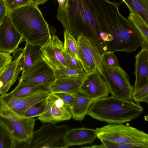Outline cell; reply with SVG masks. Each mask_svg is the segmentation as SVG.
I'll use <instances>...</instances> for the list:
<instances>
[{
	"instance_id": "cell-7",
	"label": "cell",
	"mask_w": 148,
	"mask_h": 148,
	"mask_svg": "<svg viewBox=\"0 0 148 148\" xmlns=\"http://www.w3.org/2000/svg\"><path fill=\"white\" fill-rule=\"evenodd\" d=\"M69 129L66 125L58 126L53 123L44 125L34 132L30 143L23 147L67 148L65 137Z\"/></svg>"
},
{
	"instance_id": "cell-29",
	"label": "cell",
	"mask_w": 148,
	"mask_h": 148,
	"mask_svg": "<svg viewBox=\"0 0 148 148\" xmlns=\"http://www.w3.org/2000/svg\"><path fill=\"white\" fill-rule=\"evenodd\" d=\"M46 103V99L37 103L27 110L23 116L27 118L38 117L44 111Z\"/></svg>"
},
{
	"instance_id": "cell-23",
	"label": "cell",
	"mask_w": 148,
	"mask_h": 148,
	"mask_svg": "<svg viewBox=\"0 0 148 148\" xmlns=\"http://www.w3.org/2000/svg\"><path fill=\"white\" fill-rule=\"evenodd\" d=\"M49 88L42 85L22 84H18L14 89L8 93L14 97H20L28 95L37 90Z\"/></svg>"
},
{
	"instance_id": "cell-12",
	"label": "cell",
	"mask_w": 148,
	"mask_h": 148,
	"mask_svg": "<svg viewBox=\"0 0 148 148\" xmlns=\"http://www.w3.org/2000/svg\"><path fill=\"white\" fill-rule=\"evenodd\" d=\"M79 92L94 101L108 97L110 93L106 82L97 70L87 74Z\"/></svg>"
},
{
	"instance_id": "cell-35",
	"label": "cell",
	"mask_w": 148,
	"mask_h": 148,
	"mask_svg": "<svg viewBox=\"0 0 148 148\" xmlns=\"http://www.w3.org/2000/svg\"><path fill=\"white\" fill-rule=\"evenodd\" d=\"M47 98L45 110L38 119L42 123H56L53 117L50 102Z\"/></svg>"
},
{
	"instance_id": "cell-5",
	"label": "cell",
	"mask_w": 148,
	"mask_h": 148,
	"mask_svg": "<svg viewBox=\"0 0 148 148\" xmlns=\"http://www.w3.org/2000/svg\"><path fill=\"white\" fill-rule=\"evenodd\" d=\"M36 120L21 116L12 110L0 95V122L6 128L16 143L29 144L33 134Z\"/></svg>"
},
{
	"instance_id": "cell-36",
	"label": "cell",
	"mask_w": 148,
	"mask_h": 148,
	"mask_svg": "<svg viewBox=\"0 0 148 148\" xmlns=\"http://www.w3.org/2000/svg\"><path fill=\"white\" fill-rule=\"evenodd\" d=\"M12 59L10 53L0 51V72L10 63Z\"/></svg>"
},
{
	"instance_id": "cell-25",
	"label": "cell",
	"mask_w": 148,
	"mask_h": 148,
	"mask_svg": "<svg viewBox=\"0 0 148 148\" xmlns=\"http://www.w3.org/2000/svg\"><path fill=\"white\" fill-rule=\"evenodd\" d=\"M138 13L148 23V0H121Z\"/></svg>"
},
{
	"instance_id": "cell-18",
	"label": "cell",
	"mask_w": 148,
	"mask_h": 148,
	"mask_svg": "<svg viewBox=\"0 0 148 148\" xmlns=\"http://www.w3.org/2000/svg\"><path fill=\"white\" fill-rule=\"evenodd\" d=\"M84 78L77 77L56 78L50 87V91L52 93L63 92L75 95L80 92Z\"/></svg>"
},
{
	"instance_id": "cell-1",
	"label": "cell",
	"mask_w": 148,
	"mask_h": 148,
	"mask_svg": "<svg viewBox=\"0 0 148 148\" xmlns=\"http://www.w3.org/2000/svg\"><path fill=\"white\" fill-rule=\"evenodd\" d=\"M56 17L77 40L82 35L89 40L102 53L107 49L106 34L93 12L92 0H69L64 10L58 8Z\"/></svg>"
},
{
	"instance_id": "cell-3",
	"label": "cell",
	"mask_w": 148,
	"mask_h": 148,
	"mask_svg": "<svg viewBox=\"0 0 148 148\" xmlns=\"http://www.w3.org/2000/svg\"><path fill=\"white\" fill-rule=\"evenodd\" d=\"M7 14L23 36V42L42 47L51 40L49 25L38 6L32 3Z\"/></svg>"
},
{
	"instance_id": "cell-2",
	"label": "cell",
	"mask_w": 148,
	"mask_h": 148,
	"mask_svg": "<svg viewBox=\"0 0 148 148\" xmlns=\"http://www.w3.org/2000/svg\"><path fill=\"white\" fill-rule=\"evenodd\" d=\"M102 25L104 32L112 39L106 43L108 51L131 53L142 45L138 31L131 21L121 14L118 6L108 11L102 20Z\"/></svg>"
},
{
	"instance_id": "cell-26",
	"label": "cell",
	"mask_w": 148,
	"mask_h": 148,
	"mask_svg": "<svg viewBox=\"0 0 148 148\" xmlns=\"http://www.w3.org/2000/svg\"><path fill=\"white\" fill-rule=\"evenodd\" d=\"M77 57L81 63L84 70L87 74L93 72L97 70L95 62L89 57L78 46Z\"/></svg>"
},
{
	"instance_id": "cell-21",
	"label": "cell",
	"mask_w": 148,
	"mask_h": 148,
	"mask_svg": "<svg viewBox=\"0 0 148 148\" xmlns=\"http://www.w3.org/2000/svg\"><path fill=\"white\" fill-rule=\"evenodd\" d=\"M78 46L96 64L97 69L101 75L102 69L101 55L98 49L88 39L82 35L77 39Z\"/></svg>"
},
{
	"instance_id": "cell-14",
	"label": "cell",
	"mask_w": 148,
	"mask_h": 148,
	"mask_svg": "<svg viewBox=\"0 0 148 148\" xmlns=\"http://www.w3.org/2000/svg\"><path fill=\"white\" fill-rule=\"evenodd\" d=\"M22 56V51L18 56L0 72V95L7 93L16 82L21 71L20 62Z\"/></svg>"
},
{
	"instance_id": "cell-34",
	"label": "cell",
	"mask_w": 148,
	"mask_h": 148,
	"mask_svg": "<svg viewBox=\"0 0 148 148\" xmlns=\"http://www.w3.org/2000/svg\"><path fill=\"white\" fill-rule=\"evenodd\" d=\"M5 4L7 14L12 11L32 3V0H3Z\"/></svg>"
},
{
	"instance_id": "cell-17",
	"label": "cell",
	"mask_w": 148,
	"mask_h": 148,
	"mask_svg": "<svg viewBox=\"0 0 148 148\" xmlns=\"http://www.w3.org/2000/svg\"><path fill=\"white\" fill-rule=\"evenodd\" d=\"M47 98L50 102L53 117L56 123L72 118L71 107L62 99L52 93Z\"/></svg>"
},
{
	"instance_id": "cell-28",
	"label": "cell",
	"mask_w": 148,
	"mask_h": 148,
	"mask_svg": "<svg viewBox=\"0 0 148 148\" xmlns=\"http://www.w3.org/2000/svg\"><path fill=\"white\" fill-rule=\"evenodd\" d=\"M56 78L77 77L84 78L87 73L84 71H81L64 68L55 70Z\"/></svg>"
},
{
	"instance_id": "cell-22",
	"label": "cell",
	"mask_w": 148,
	"mask_h": 148,
	"mask_svg": "<svg viewBox=\"0 0 148 148\" xmlns=\"http://www.w3.org/2000/svg\"><path fill=\"white\" fill-rule=\"evenodd\" d=\"M128 8L130 13L128 19L134 25L140 33L142 39V48H148V24L141 16L125 3Z\"/></svg>"
},
{
	"instance_id": "cell-40",
	"label": "cell",
	"mask_w": 148,
	"mask_h": 148,
	"mask_svg": "<svg viewBox=\"0 0 148 148\" xmlns=\"http://www.w3.org/2000/svg\"><path fill=\"white\" fill-rule=\"evenodd\" d=\"M48 0H32V3L38 6L45 3Z\"/></svg>"
},
{
	"instance_id": "cell-33",
	"label": "cell",
	"mask_w": 148,
	"mask_h": 148,
	"mask_svg": "<svg viewBox=\"0 0 148 148\" xmlns=\"http://www.w3.org/2000/svg\"><path fill=\"white\" fill-rule=\"evenodd\" d=\"M132 99L136 103H140L141 102H148V84L136 91L134 92L132 94Z\"/></svg>"
},
{
	"instance_id": "cell-8",
	"label": "cell",
	"mask_w": 148,
	"mask_h": 148,
	"mask_svg": "<svg viewBox=\"0 0 148 148\" xmlns=\"http://www.w3.org/2000/svg\"><path fill=\"white\" fill-rule=\"evenodd\" d=\"M102 75L111 96L133 101V87L128 76L120 66L114 67L102 63Z\"/></svg>"
},
{
	"instance_id": "cell-30",
	"label": "cell",
	"mask_w": 148,
	"mask_h": 148,
	"mask_svg": "<svg viewBox=\"0 0 148 148\" xmlns=\"http://www.w3.org/2000/svg\"><path fill=\"white\" fill-rule=\"evenodd\" d=\"M101 144L99 145L90 147H83V148H138L134 146L122 144L118 142L104 139L100 140Z\"/></svg>"
},
{
	"instance_id": "cell-24",
	"label": "cell",
	"mask_w": 148,
	"mask_h": 148,
	"mask_svg": "<svg viewBox=\"0 0 148 148\" xmlns=\"http://www.w3.org/2000/svg\"><path fill=\"white\" fill-rule=\"evenodd\" d=\"M64 50L73 58L78 59L77 55L78 45L77 40L66 30L64 32Z\"/></svg>"
},
{
	"instance_id": "cell-19",
	"label": "cell",
	"mask_w": 148,
	"mask_h": 148,
	"mask_svg": "<svg viewBox=\"0 0 148 148\" xmlns=\"http://www.w3.org/2000/svg\"><path fill=\"white\" fill-rule=\"evenodd\" d=\"M74 98L71 106L72 118L77 121L84 119L91 103L94 101L79 92L74 95Z\"/></svg>"
},
{
	"instance_id": "cell-32",
	"label": "cell",
	"mask_w": 148,
	"mask_h": 148,
	"mask_svg": "<svg viewBox=\"0 0 148 148\" xmlns=\"http://www.w3.org/2000/svg\"><path fill=\"white\" fill-rule=\"evenodd\" d=\"M102 63L114 67L120 66L117 58L114 52L106 51L101 55Z\"/></svg>"
},
{
	"instance_id": "cell-13",
	"label": "cell",
	"mask_w": 148,
	"mask_h": 148,
	"mask_svg": "<svg viewBox=\"0 0 148 148\" xmlns=\"http://www.w3.org/2000/svg\"><path fill=\"white\" fill-rule=\"evenodd\" d=\"M42 58L55 70L67 68L62 51L64 50V43L53 35L51 40L42 46Z\"/></svg>"
},
{
	"instance_id": "cell-27",
	"label": "cell",
	"mask_w": 148,
	"mask_h": 148,
	"mask_svg": "<svg viewBox=\"0 0 148 148\" xmlns=\"http://www.w3.org/2000/svg\"><path fill=\"white\" fill-rule=\"evenodd\" d=\"M16 144L6 128L0 122V148H14Z\"/></svg>"
},
{
	"instance_id": "cell-10",
	"label": "cell",
	"mask_w": 148,
	"mask_h": 148,
	"mask_svg": "<svg viewBox=\"0 0 148 148\" xmlns=\"http://www.w3.org/2000/svg\"><path fill=\"white\" fill-rule=\"evenodd\" d=\"M51 93L50 89L47 88L40 89L22 97H15L8 93L1 96L9 107L18 114L23 116L27 110L46 99Z\"/></svg>"
},
{
	"instance_id": "cell-31",
	"label": "cell",
	"mask_w": 148,
	"mask_h": 148,
	"mask_svg": "<svg viewBox=\"0 0 148 148\" xmlns=\"http://www.w3.org/2000/svg\"><path fill=\"white\" fill-rule=\"evenodd\" d=\"M62 53L67 68L78 71H83L82 65L78 59L71 56L64 50Z\"/></svg>"
},
{
	"instance_id": "cell-9",
	"label": "cell",
	"mask_w": 148,
	"mask_h": 148,
	"mask_svg": "<svg viewBox=\"0 0 148 148\" xmlns=\"http://www.w3.org/2000/svg\"><path fill=\"white\" fill-rule=\"evenodd\" d=\"M56 78L55 70L42 58L22 72L18 84L42 85L50 88Z\"/></svg>"
},
{
	"instance_id": "cell-16",
	"label": "cell",
	"mask_w": 148,
	"mask_h": 148,
	"mask_svg": "<svg viewBox=\"0 0 148 148\" xmlns=\"http://www.w3.org/2000/svg\"><path fill=\"white\" fill-rule=\"evenodd\" d=\"M135 92L148 84V48L142 49L135 56Z\"/></svg>"
},
{
	"instance_id": "cell-15",
	"label": "cell",
	"mask_w": 148,
	"mask_h": 148,
	"mask_svg": "<svg viewBox=\"0 0 148 148\" xmlns=\"http://www.w3.org/2000/svg\"><path fill=\"white\" fill-rule=\"evenodd\" d=\"M97 138V130L84 127L69 129L65 137L67 147L91 144Z\"/></svg>"
},
{
	"instance_id": "cell-4",
	"label": "cell",
	"mask_w": 148,
	"mask_h": 148,
	"mask_svg": "<svg viewBox=\"0 0 148 148\" xmlns=\"http://www.w3.org/2000/svg\"><path fill=\"white\" fill-rule=\"evenodd\" d=\"M143 110L140 103L111 96L94 101L86 115L109 124H123L136 119Z\"/></svg>"
},
{
	"instance_id": "cell-20",
	"label": "cell",
	"mask_w": 148,
	"mask_h": 148,
	"mask_svg": "<svg viewBox=\"0 0 148 148\" xmlns=\"http://www.w3.org/2000/svg\"><path fill=\"white\" fill-rule=\"evenodd\" d=\"M42 46L26 42L23 49V56L20 60L22 72L23 71L37 61L42 58Z\"/></svg>"
},
{
	"instance_id": "cell-11",
	"label": "cell",
	"mask_w": 148,
	"mask_h": 148,
	"mask_svg": "<svg viewBox=\"0 0 148 148\" xmlns=\"http://www.w3.org/2000/svg\"><path fill=\"white\" fill-rule=\"evenodd\" d=\"M23 42V36L7 14L0 24V51L10 54L14 53Z\"/></svg>"
},
{
	"instance_id": "cell-39",
	"label": "cell",
	"mask_w": 148,
	"mask_h": 148,
	"mask_svg": "<svg viewBox=\"0 0 148 148\" xmlns=\"http://www.w3.org/2000/svg\"><path fill=\"white\" fill-rule=\"evenodd\" d=\"M59 4L58 7L62 10L66 9L68 7L69 0H55Z\"/></svg>"
},
{
	"instance_id": "cell-37",
	"label": "cell",
	"mask_w": 148,
	"mask_h": 148,
	"mask_svg": "<svg viewBox=\"0 0 148 148\" xmlns=\"http://www.w3.org/2000/svg\"><path fill=\"white\" fill-rule=\"evenodd\" d=\"M53 93L71 107L74 100V95L63 92H58Z\"/></svg>"
},
{
	"instance_id": "cell-38",
	"label": "cell",
	"mask_w": 148,
	"mask_h": 148,
	"mask_svg": "<svg viewBox=\"0 0 148 148\" xmlns=\"http://www.w3.org/2000/svg\"><path fill=\"white\" fill-rule=\"evenodd\" d=\"M7 14L6 7L3 0H0V24Z\"/></svg>"
},
{
	"instance_id": "cell-6",
	"label": "cell",
	"mask_w": 148,
	"mask_h": 148,
	"mask_svg": "<svg viewBox=\"0 0 148 148\" xmlns=\"http://www.w3.org/2000/svg\"><path fill=\"white\" fill-rule=\"evenodd\" d=\"M97 138L133 145L138 148H148V134L144 132L123 124H109L97 128Z\"/></svg>"
}]
</instances>
